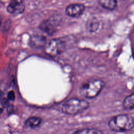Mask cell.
<instances>
[{"label": "cell", "mask_w": 134, "mask_h": 134, "mask_svg": "<svg viewBox=\"0 0 134 134\" xmlns=\"http://www.w3.org/2000/svg\"><path fill=\"white\" fill-rule=\"evenodd\" d=\"M109 128L115 132H125L134 127V119L128 114H120L111 118L108 122Z\"/></svg>", "instance_id": "1"}, {"label": "cell", "mask_w": 134, "mask_h": 134, "mask_svg": "<svg viewBox=\"0 0 134 134\" xmlns=\"http://www.w3.org/2000/svg\"><path fill=\"white\" fill-rule=\"evenodd\" d=\"M89 107V103L83 99L70 98L65 101L61 106L63 113L68 115H74L83 112Z\"/></svg>", "instance_id": "2"}, {"label": "cell", "mask_w": 134, "mask_h": 134, "mask_svg": "<svg viewBox=\"0 0 134 134\" xmlns=\"http://www.w3.org/2000/svg\"><path fill=\"white\" fill-rule=\"evenodd\" d=\"M104 85V82L100 80H90L83 84L80 88V92L86 98H94L99 94Z\"/></svg>", "instance_id": "3"}, {"label": "cell", "mask_w": 134, "mask_h": 134, "mask_svg": "<svg viewBox=\"0 0 134 134\" xmlns=\"http://www.w3.org/2000/svg\"><path fill=\"white\" fill-rule=\"evenodd\" d=\"M65 43L60 39H53L46 42L43 47L44 52L52 57L62 53L65 50Z\"/></svg>", "instance_id": "4"}, {"label": "cell", "mask_w": 134, "mask_h": 134, "mask_svg": "<svg viewBox=\"0 0 134 134\" xmlns=\"http://www.w3.org/2000/svg\"><path fill=\"white\" fill-rule=\"evenodd\" d=\"M85 9V6L81 4H72L68 5L65 8L66 14L72 17L81 16Z\"/></svg>", "instance_id": "5"}, {"label": "cell", "mask_w": 134, "mask_h": 134, "mask_svg": "<svg viewBox=\"0 0 134 134\" xmlns=\"http://www.w3.org/2000/svg\"><path fill=\"white\" fill-rule=\"evenodd\" d=\"M25 10V4L21 1H14L10 2L7 7V12L13 15L22 13Z\"/></svg>", "instance_id": "6"}, {"label": "cell", "mask_w": 134, "mask_h": 134, "mask_svg": "<svg viewBox=\"0 0 134 134\" xmlns=\"http://www.w3.org/2000/svg\"><path fill=\"white\" fill-rule=\"evenodd\" d=\"M57 27V20L52 18L43 21L39 26L41 30L49 35H52L56 31Z\"/></svg>", "instance_id": "7"}, {"label": "cell", "mask_w": 134, "mask_h": 134, "mask_svg": "<svg viewBox=\"0 0 134 134\" xmlns=\"http://www.w3.org/2000/svg\"><path fill=\"white\" fill-rule=\"evenodd\" d=\"M46 43V38L41 35H33L30 39V46L33 48H40L44 46Z\"/></svg>", "instance_id": "8"}, {"label": "cell", "mask_w": 134, "mask_h": 134, "mask_svg": "<svg viewBox=\"0 0 134 134\" xmlns=\"http://www.w3.org/2000/svg\"><path fill=\"white\" fill-rule=\"evenodd\" d=\"M123 107L126 109H132L134 108V93L127 96L124 100Z\"/></svg>", "instance_id": "9"}, {"label": "cell", "mask_w": 134, "mask_h": 134, "mask_svg": "<svg viewBox=\"0 0 134 134\" xmlns=\"http://www.w3.org/2000/svg\"><path fill=\"white\" fill-rule=\"evenodd\" d=\"M41 121L40 118L38 117H31L25 121V125L29 128H35L38 126Z\"/></svg>", "instance_id": "10"}, {"label": "cell", "mask_w": 134, "mask_h": 134, "mask_svg": "<svg viewBox=\"0 0 134 134\" xmlns=\"http://www.w3.org/2000/svg\"><path fill=\"white\" fill-rule=\"evenodd\" d=\"M98 3L103 7L110 10L114 9L117 6V1L115 0H100Z\"/></svg>", "instance_id": "11"}, {"label": "cell", "mask_w": 134, "mask_h": 134, "mask_svg": "<svg viewBox=\"0 0 134 134\" xmlns=\"http://www.w3.org/2000/svg\"><path fill=\"white\" fill-rule=\"evenodd\" d=\"M73 134H103L102 131L94 128H85L78 130Z\"/></svg>", "instance_id": "12"}, {"label": "cell", "mask_w": 134, "mask_h": 134, "mask_svg": "<svg viewBox=\"0 0 134 134\" xmlns=\"http://www.w3.org/2000/svg\"><path fill=\"white\" fill-rule=\"evenodd\" d=\"M99 27L98 21L96 19L94 18L91 20L87 25L88 30L91 32H94L96 31Z\"/></svg>", "instance_id": "13"}, {"label": "cell", "mask_w": 134, "mask_h": 134, "mask_svg": "<svg viewBox=\"0 0 134 134\" xmlns=\"http://www.w3.org/2000/svg\"><path fill=\"white\" fill-rule=\"evenodd\" d=\"M15 98V95L13 91H10L7 94V98L9 100H14Z\"/></svg>", "instance_id": "14"}, {"label": "cell", "mask_w": 134, "mask_h": 134, "mask_svg": "<svg viewBox=\"0 0 134 134\" xmlns=\"http://www.w3.org/2000/svg\"><path fill=\"white\" fill-rule=\"evenodd\" d=\"M2 111H3V109H1V108H0V116H1V113H2Z\"/></svg>", "instance_id": "15"}, {"label": "cell", "mask_w": 134, "mask_h": 134, "mask_svg": "<svg viewBox=\"0 0 134 134\" xmlns=\"http://www.w3.org/2000/svg\"><path fill=\"white\" fill-rule=\"evenodd\" d=\"M1 16H0V26H1Z\"/></svg>", "instance_id": "16"}]
</instances>
